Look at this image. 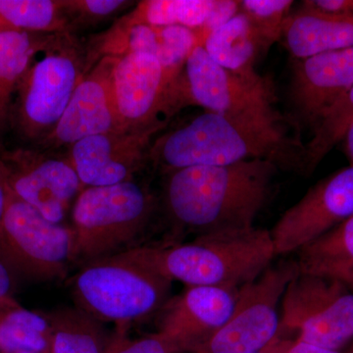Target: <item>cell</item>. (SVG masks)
Listing matches in <instances>:
<instances>
[{
	"instance_id": "1",
	"label": "cell",
	"mask_w": 353,
	"mask_h": 353,
	"mask_svg": "<svg viewBox=\"0 0 353 353\" xmlns=\"http://www.w3.org/2000/svg\"><path fill=\"white\" fill-rule=\"evenodd\" d=\"M278 169L269 160L255 159L171 171L165 185L167 212L178 229L196 236L252 229Z\"/></svg>"
},
{
	"instance_id": "2",
	"label": "cell",
	"mask_w": 353,
	"mask_h": 353,
	"mask_svg": "<svg viewBox=\"0 0 353 353\" xmlns=\"http://www.w3.org/2000/svg\"><path fill=\"white\" fill-rule=\"evenodd\" d=\"M150 155L170 172L263 159L273 162L279 169L303 175L304 145L290 138L282 125L206 111L155 141Z\"/></svg>"
},
{
	"instance_id": "3",
	"label": "cell",
	"mask_w": 353,
	"mask_h": 353,
	"mask_svg": "<svg viewBox=\"0 0 353 353\" xmlns=\"http://www.w3.org/2000/svg\"><path fill=\"white\" fill-rule=\"evenodd\" d=\"M128 252L162 277L188 287L241 288L259 278L276 257L270 231L256 227L202 234L182 245L141 246Z\"/></svg>"
},
{
	"instance_id": "4",
	"label": "cell",
	"mask_w": 353,
	"mask_h": 353,
	"mask_svg": "<svg viewBox=\"0 0 353 353\" xmlns=\"http://www.w3.org/2000/svg\"><path fill=\"white\" fill-rule=\"evenodd\" d=\"M172 283L127 250L79 267L70 289L77 308L101 323H113L124 334L132 323L163 309Z\"/></svg>"
},
{
	"instance_id": "5",
	"label": "cell",
	"mask_w": 353,
	"mask_h": 353,
	"mask_svg": "<svg viewBox=\"0 0 353 353\" xmlns=\"http://www.w3.org/2000/svg\"><path fill=\"white\" fill-rule=\"evenodd\" d=\"M155 206L153 194L134 181L83 189L72 212L73 265L129 250L150 224Z\"/></svg>"
},
{
	"instance_id": "6",
	"label": "cell",
	"mask_w": 353,
	"mask_h": 353,
	"mask_svg": "<svg viewBox=\"0 0 353 353\" xmlns=\"http://www.w3.org/2000/svg\"><path fill=\"white\" fill-rule=\"evenodd\" d=\"M178 94L181 106L194 104L208 112L265 124L282 125L284 120L276 108L275 88L267 77L223 68L199 44L185 62Z\"/></svg>"
},
{
	"instance_id": "7",
	"label": "cell",
	"mask_w": 353,
	"mask_h": 353,
	"mask_svg": "<svg viewBox=\"0 0 353 353\" xmlns=\"http://www.w3.org/2000/svg\"><path fill=\"white\" fill-rule=\"evenodd\" d=\"M85 74L80 51L70 39L55 37L21 80L11 124L26 139L48 138Z\"/></svg>"
},
{
	"instance_id": "8",
	"label": "cell",
	"mask_w": 353,
	"mask_h": 353,
	"mask_svg": "<svg viewBox=\"0 0 353 353\" xmlns=\"http://www.w3.org/2000/svg\"><path fill=\"white\" fill-rule=\"evenodd\" d=\"M281 303L280 333L338 352L353 339V288L340 279L299 272Z\"/></svg>"
},
{
	"instance_id": "9",
	"label": "cell",
	"mask_w": 353,
	"mask_h": 353,
	"mask_svg": "<svg viewBox=\"0 0 353 353\" xmlns=\"http://www.w3.org/2000/svg\"><path fill=\"white\" fill-rule=\"evenodd\" d=\"M299 272L296 261L282 260L241 285L226 324L192 352L253 353L266 347L280 334L279 303Z\"/></svg>"
},
{
	"instance_id": "10",
	"label": "cell",
	"mask_w": 353,
	"mask_h": 353,
	"mask_svg": "<svg viewBox=\"0 0 353 353\" xmlns=\"http://www.w3.org/2000/svg\"><path fill=\"white\" fill-rule=\"evenodd\" d=\"M0 234L8 252L32 275L63 280L73 265L72 228L54 224L9 192Z\"/></svg>"
},
{
	"instance_id": "11",
	"label": "cell",
	"mask_w": 353,
	"mask_h": 353,
	"mask_svg": "<svg viewBox=\"0 0 353 353\" xmlns=\"http://www.w3.org/2000/svg\"><path fill=\"white\" fill-rule=\"evenodd\" d=\"M179 81L172 80L152 54L129 53L116 57L112 95L121 130L165 126L158 115H171L176 110Z\"/></svg>"
},
{
	"instance_id": "12",
	"label": "cell",
	"mask_w": 353,
	"mask_h": 353,
	"mask_svg": "<svg viewBox=\"0 0 353 353\" xmlns=\"http://www.w3.org/2000/svg\"><path fill=\"white\" fill-rule=\"evenodd\" d=\"M7 185L14 196L61 225L71 203L83 190L69 158L48 157L36 150L0 148Z\"/></svg>"
},
{
	"instance_id": "13",
	"label": "cell",
	"mask_w": 353,
	"mask_h": 353,
	"mask_svg": "<svg viewBox=\"0 0 353 353\" xmlns=\"http://www.w3.org/2000/svg\"><path fill=\"white\" fill-rule=\"evenodd\" d=\"M353 216V166L315 183L271 230L276 256L299 252Z\"/></svg>"
},
{
	"instance_id": "14",
	"label": "cell",
	"mask_w": 353,
	"mask_h": 353,
	"mask_svg": "<svg viewBox=\"0 0 353 353\" xmlns=\"http://www.w3.org/2000/svg\"><path fill=\"white\" fill-rule=\"evenodd\" d=\"M353 87V48L292 60L290 108L297 127L314 129Z\"/></svg>"
},
{
	"instance_id": "15",
	"label": "cell",
	"mask_w": 353,
	"mask_h": 353,
	"mask_svg": "<svg viewBox=\"0 0 353 353\" xmlns=\"http://www.w3.org/2000/svg\"><path fill=\"white\" fill-rule=\"evenodd\" d=\"M163 127L106 132L71 145L69 159L83 189L132 181L150 155L152 137Z\"/></svg>"
},
{
	"instance_id": "16",
	"label": "cell",
	"mask_w": 353,
	"mask_h": 353,
	"mask_svg": "<svg viewBox=\"0 0 353 353\" xmlns=\"http://www.w3.org/2000/svg\"><path fill=\"white\" fill-rule=\"evenodd\" d=\"M115 62L116 57H102L83 76L57 127L44 141L54 145H73L88 137L124 132L114 108Z\"/></svg>"
},
{
	"instance_id": "17",
	"label": "cell",
	"mask_w": 353,
	"mask_h": 353,
	"mask_svg": "<svg viewBox=\"0 0 353 353\" xmlns=\"http://www.w3.org/2000/svg\"><path fill=\"white\" fill-rule=\"evenodd\" d=\"M240 288L220 285L188 287L164 306L160 333L181 352L192 350L222 328L236 305Z\"/></svg>"
},
{
	"instance_id": "18",
	"label": "cell",
	"mask_w": 353,
	"mask_h": 353,
	"mask_svg": "<svg viewBox=\"0 0 353 353\" xmlns=\"http://www.w3.org/2000/svg\"><path fill=\"white\" fill-rule=\"evenodd\" d=\"M199 43L196 30L183 26L134 24L123 19L99 39L95 57H120L148 53L157 57L172 79L182 74L190 52Z\"/></svg>"
},
{
	"instance_id": "19",
	"label": "cell",
	"mask_w": 353,
	"mask_h": 353,
	"mask_svg": "<svg viewBox=\"0 0 353 353\" xmlns=\"http://www.w3.org/2000/svg\"><path fill=\"white\" fill-rule=\"evenodd\" d=\"M283 38L294 60L353 48V18L327 15L301 6L285 21Z\"/></svg>"
},
{
	"instance_id": "20",
	"label": "cell",
	"mask_w": 353,
	"mask_h": 353,
	"mask_svg": "<svg viewBox=\"0 0 353 353\" xmlns=\"http://www.w3.org/2000/svg\"><path fill=\"white\" fill-rule=\"evenodd\" d=\"M199 46L215 63L243 75L256 74L255 64L269 50L254 26L241 11L208 32Z\"/></svg>"
},
{
	"instance_id": "21",
	"label": "cell",
	"mask_w": 353,
	"mask_h": 353,
	"mask_svg": "<svg viewBox=\"0 0 353 353\" xmlns=\"http://www.w3.org/2000/svg\"><path fill=\"white\" fill-rule=\"evenodd\" d=\"M28 32H0V148L12 120L14 97L39 52L55 39Z\"/></svg>"
},
{
	"instance_id": "22",
	"label": "cell",
	"mask_w": 353,
	"mask_h": 353,
	"mask_svg": "<svg viewBox=\"0 0 353 353\" xmlns=\"http://www.w3.org/2000/svg\"><path fill=\"white\" fill-rule=\"evenodd\" d=\"M301 273L339 278L353 267V216L304 246L296 261Z\"/></svg>"
},
{
	"instance_id": "23",
	"label": "cell",
	"mask_w": 353,
	"mask_h": 353,
	"mask_svg": "<svg viewBox=\"0 0 353 353\" xmlns=\"http://www.w3.org/2000/svg\"><path fill=\"white\" fill-rule=\"evenodd\" d=\"M69 26L62 1L0 0V32L66 34Z\"/></svg>"
},
{
	"instance_id": "24",
	"label": "cell",
	"mask_w": 353,
	"mask_h": 353,
	"mask_svg": "<svg viewBox=\"0 0 353 353\" xmlns=\"http://www.w3.org/2000/svg\"><path fill=\"white\" fill-rule=\"evenodd\" d=\"M53 353H104L102 323L85 311L63 307L48 315Z\"/></svg>"
},
{
	"instance_id": "25",
	"label": "cell",
	"mask_w": 353,
	"mask_h": 353,
	"mask_svg": "<svg viewBox=\"0 0 353 353\" xmlns=\"http://www.w3.org/2000/svg\"><path fill=\"white\" fill-rule=\"evenodd\" d=\"M219 0H146L125 19L134 24L201 29L210 19Z\"/></svg>"
},
{
	"instance_id": "26",
	"label": "cell",
	"mask_w": 353,
	"mask_h": 353,
	"mask_svg": "<svg viewBox=\"0 0 353 353\" xmlns=\"http://www.w3.org/2000/svg\"><path fill=\"white\" fill-rule=\"evenodd\" d=\"M0 350L6 353H53L48 315L14 309L0 320Z\"/></svg>"
},
{
	"instance_id": "27",
	"label": "cell",
	"mask_w": 353,
	"mask_h": 353,
	"mask_svg": "<svg viewBox=\"0 0 353 353\" xmlns=\"http://www.w3.org/2000/svg\"><path fill=\"white\" fill-rule=\"evenodd\" d=\"M353 123V87L340 101L325 113L313 136L304 145L303 175L309 176L315 171L323 159L338 145Z\"/></svg>"
},
{
	"instance_id": "28",
	"label": "cell",
	"mask_w": 353,
	"mask_h": 353,
	"mask_svg": "<svg viewBox=\"0 0 353 353\" xmlns=\"http://www.w3.org/2000/svg\"><path fill=\"white\" fill-rule=\"evenodd\" d=\"M292 0H241L240 11L259 32L267 48L283 39L285 23L292 13Z\"/></svg>"
},
{
	"instance_id": "29",
	"label": "cell",
	"mask_w": 353,
	"mask_h": 353,
	"mask_svg": "<svg viewBox=\"0 0 353 353\" xmlns=\"http://www.w3.org/2000/svg\"><path fill=\"white\" fill-rule=\"evenodd\" d=\"M181 350L170 339L157 332L145 338L129 341L124 334H117L104 353H178Z\"/></svg>"
},
{
	"instance_id": "30",
	"label": "cell",
	"mask_w": 353,
	"mask_h": 353,
	"mask_svg": "<svg viewBox=\"0 0 353 353\" xmlns=\"http://www.w3.org/2000/svg\"><path fill=\"white\" fill-rule=\"evenodd\" d=\"M67 15L75 20L94 21L108 17L128 3L124 0H67L62 1Z\"/></svg>"
},
{
	"instance_id": "31",
	"label": "cell",
	"mask_w": 353,
	"mask_h": 353,
	"mask_svg": "<svg viewBox=\"0 0 353 353\" xmlns=\"http://www.w3.org/2000/svg\"><path fill=\"white\" fill-rule=\"evenodd\" d=\"M301 7L327 15L353 18V0H306L301 2Z\"/></svg>"
},
{
	"instance_id": "32",
	"label": "cell",
	"mask_w": 353,
	"mask_h": 353,
	"mask_svg": "<svg viewBox=\"0 0 353 353\" xmlns=\"http://www.w3.org/2000/svg\"><path fill=\"white\" fill-rule=\"evenodd\" d=\"M292 343V340L283 338L281 334H279L277 338L274 339L266 347L261 348L259 352L253 353H288Z\"/></svg>"
},
{
	"instance_id": "33",
	"label": "cell",
	"mask_w": 353,
	"mask_h": 353,
	"mask_svg": "<svg viewBox=\"0 0 353 353\" xmlns=\"http://www.w3.org/2000/svg\"><path fill=\"white\" fill-rule=\"evenodd\" d=\"M288 353H340L338 350H327L315 347V345H308V343H303L299 341H292L290 345L289 352Z\"/></svg>"
},
{
	"instance_id": "34",
	"label": "cell",
	"mask_w": 353,
	"mask_h": 353,
	"mask_svg": "<svg viewBox=\"0 0 353 353\" xmlns=\"http://www.w3.org/2000/svg\"><path fill=\"white\" fill-rule=\"evenodd\" d=\"M9 192H10V190L7 185L6 173H4L3 166L0 161V222H1L4 211H6Z\"/></svg>"
},
{
	"instance_id": "35",
	"label": "cell",
	"mask_w": 353,
	"mask_h": 353,
	"mask_svg": "<svg viewBox=\"0 0 353 353\" xmlns=\"http://www.w3.org/2000/svg\"><path fill=\"white\" fill-rule=\"evenodd\" d=\"M10 276L6 266L0 262V301L4 299L10 290Z\"/></svg>"
},
{
	"instance_id": "36",
	"label": "cell",
	"mask_w": 353,
	"mask_h": 353,
	"mask_svg": "<svg viewBox=\"0 0 353 353\" xmlns=\"http://www.w3.org/2000/svg\"><path fill=\"white\" fill-rule=\"evenodd\" d=\"M341 141L343 143L345 155H347L350 166H353V123L348 128Z\"/></svg>"
},
{
	"instance_id": "37",
	"label": "cell",
	"mask_w": 353,
	"mask_h": 353,
	"mask_svg": "<svg viewBox=\"0 0 353 353\" xmlns=\"http://www.w3.org/2000/svg\"><path fill=\"white\" fill-rule=\"evenodd\" d=\"M347 283V284L352 285L353 288V267L350 270L345 271V273L341 274L340 277L336 278Z\"/></svg>"
},
{
	"instance_id": "38",
	"label": "cell",
	"mask_w": 353,
	"mask_h": 353,
	"mask_svg": "<svg viewBox=\"0 0 353 353\" xmlns=\"http://www.w3.org/2000/svg\"><path fill=\"white\" fill-rule=\"evenodd\" d=\"M350 353H353V347L352 348V350H350Z\"/></svg>"
},
{
	"instance_id": "39",
	"label": "cell",
	"mask_w": 353,
	"mask_h": 353,
	"mask_svg": "<svg viewBox=\"0 0 353 353\" xmlns=\"http://www.w3.org/2000/svg\"><path fill=\"white\" fill-rule=\"evenodd\" d=\"M19 353H31V352H19Z\"/></svg>"
}]
</instances>
